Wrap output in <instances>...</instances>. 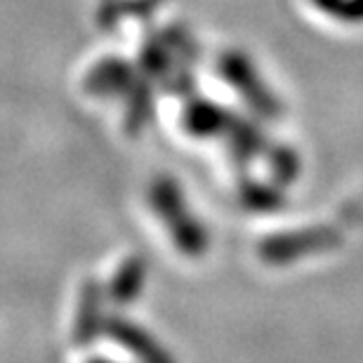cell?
Here are the masks:
<instances>
[{
  "instance_id": "6da1fadb",
  "label": "cell",
  "mask_w": 363,
  "mask_h": 363,
  "mask_svg": "<svg viewBox=\"0 0 363 363\" xmlns=\"http://www.w3.org/2000/svg\"><path fill=\"white\" fill-rule=\"evenodd\" d=\"M149 203L158 220L163 222L175 248L186 257H201L208 250L210 236L201 220L189 210L184 194L175 179L158 177L149 186Z\"/></svg>"
},
{
  "instance_id": "7a4b0ae2",
  "label": "cell",
  "mask_w": 363,
  "mask_h": 363,
  "mask_svg": "<svg viewBox=\"0 0 363 363\" xmlns=\"http://www.w3.org/2000/svg\"><path fill=\"white\" fill-rule=\"evenodd\" d=\"M340 245V231L335 227H304L293 231H281V234L267 236L259 243V257L267 264L281 267L293 264L295 259L321 255V252L335 250Z\"/></svg>"
},
{
  "instance_id": "3957f363",
  "label": "cell",
  "mask_w": 363,
  "mask_h": 363,
  "mask_svg": "<svg viewBox=\"0 0 363 363\" xmlns=\"http://www.w3.org/2000/svg\"><path fill=\"white\" fill-rule=\"evenodd\" d=\"M104 333L113 340L116 345H121L123 350L130 352L137 359V363H175L170 357V352L158 342V340L133 321L123 316L106 318Z\"/></svg>"
},
{
  "instance_id": "277c9868",
  "label": "cell",
  "mask_w": 363,
  "mask_h": 363,
  "mask_svg": "<svg viewBox=\"0 0 363 363\" xmlns=\"http://www.w3.org/2000/svg\"><path fill=\"white\" fill-rule=\"evenodd\" d=\"M104 302H106V290L99 283L88 281L81 290V300H78L76 318H74V342L78 347L92 345L97 335H101L106 328V316H104Z\"/></svg>"
},
{
  "instance_id": "5b68a950",
  "label": "cell",
  "mask_w": 363,
  "mask_h": 363,
  "mask_svg": "<svg viewBox=\"0 0 363 363\" xmlns=\"http://www.w3.org/2000/svg\"><path fill=\"white\" fill-rule=\"evenodd\" d=\"M147 262L142 257H128L111 276V283L106 288V302L116 304V307H125L137 300V295L144 290V281H147Z\"/></svg>"
},
{
  "instance_id": "8992f818",
  "label": "cell",
  "mask_w": 363,
  "mask_h": 363,
  "mask_svg": "<svg viewBox=\"0 0 363 363\" xmlns=\"http://www.w3.org/2000/svg\"><path fill=\"white\" fill-rule=\"evenodd\" d=\"M241 201L245 203V208L255 210V213H274V210L283 208L281 189L269 184H257V182H250V184L241 189Z\"/></svg>"
},
{
  "instance_id": "52a82bcc",
  "label": "cell",
  "mask_w": 363,
  "mask_h": 363,
  "mask_svg": "<svg viewBox=\"0 0 363 363\" xmlns=\"http://www.w3.org/2000/svg\"><path fill=\"white\" fill-rule=\"evenodd\" d=\"M88 363H116V361H108V359H90Z\"/></svg>"
}]
</instances>
